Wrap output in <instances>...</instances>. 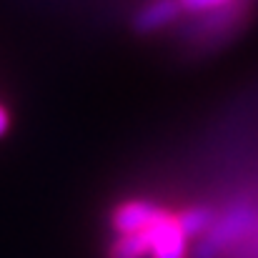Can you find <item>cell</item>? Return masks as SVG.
I'll return each instance as SVG.
<instances>
[{
  "instance_id": "6da1fadb",
  "label": "cell",
  "mask_w": 258,
  "mask_h": 258,
  "mask_svg": "<svg viewBox=\"0 0 258 258\" xmlns=\"http://www.w3.org/2000/svg\"><path fill=\"white\" fill-rule=\"evenodd\" d=\"M151 256L148 258H188V236L180 228L178 213L163 208L158 218L146 228Z\"/></svg>"
},
{
  "instance_id": "7a4b0ae2",
  "label": "cell",
  "mask_w": 258,
  "mask_h": 258,
  "mask_svg": "<svg viewBox=\"0 0 258 258\" xmlns=\"http://www.w3.org/2000/svg\"><path fill=\"white\" fill-rule=\"evenodd\" d=\"M163 211V206L151 203L146 198H128L123 203H118L110 211V231L115 236H131V233H143Z\"/></svg>"
},
{
  "instance_id": "3957f363",
  "label": "cell",
  "mask_w": 258,
  "mask_h": 258,
  "mask_svg": "<svg viewBox=\"0 0 258 258\" xmlns=\"http://www.w3.org/2000/svg\"><path fill=\"white\" fill-rule=\"evenodd\" d=\"M251 221H253V213H251V208H246V206L233 208V211H228L226 216H221L218 221H213V226L208 228V233H206V238H203V243H201V248H198V253H203L201 258L216 256L218 248H223V246L238 241V236L248 231Z\"/></svg>"
},
{
  "instance_id": "277c9868",
  "label": "cell",
  "mask_w": 258,
  "mask_h": 258,
  "mask_svg": "<svg viewBox=\"0 0 258 258\" xmlns=\"http://www.w3.org/2000/svg\"><path fill=\"white\" fill-rule=\"evenodd\" d=\"M180 15H183V10H180L178 0H148L136 10L133 28L141 35H151V33L171 28Z\"/></svg>"
},
{
  "instance_id": "5b68a950",
  "label": "cell",
  "mask_w": 258,
  "mask_h": 258,
  "mask_svg": "<svg viewBox=\"0 0 258 258\" xmlns=\"http://www.w3.org/2000/svg\"><path fill=\"white\" fill-rule=\"evenodd\" d=\"M178 221H180L183 233L190 241V238H198V236H206L208 233V228L216 221V213L208 206H188V208L178 211Z\"/></svg>"
},
{
  "instance_id": "8992f818",
  "label": "cell",
  "mask_w": 258,
  "mask_h": 258,
  "mask_svg": "<svg viewBox=\"0 0 258 258\" xmlns=\"http://www.w3.org/2000/svg\"><path fill=\"white\" fill-rule=\"evenodd\" d=\"M151 256V243L146 231L143 233H131V236H115L108 246V258H148Z\"/></svg>"
},
{
  "instance_id": "52a82bcc",
  "label": "cell",
  "mask_w": 258,
  "mask_h": 258,
  "mask_svg": "<svg viewBox=\"0 0 258 258\" xmlns=\"http://www.w3.org/2000/svg\"><path fill=\"white\" fill-rule=\"evenodd\" d=\"M233 3H236V0H178L180 10L188 13V15H208V13L231 8Z\"/></svg>"
},
{
  "instance_id": "ba28073f",
  "label": "cell",
  "mask_w": 258,
  "mask_h": 258,
  "mask_svg": "<svg viewBox=\"0 0 258 258\" xmlns=\"http://www.w3.org/2000/svg\"><path fill=\"white\" fill-rule=\"evenodd\" d=\"M8 128H10V113H8V108L0 103V138L8 133Z\"/></svg>"
}]
</instances>
